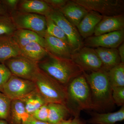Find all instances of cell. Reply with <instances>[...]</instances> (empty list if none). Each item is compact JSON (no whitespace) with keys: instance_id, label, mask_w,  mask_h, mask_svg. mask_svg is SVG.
Segmentation results:
<instances>
[{"instance_id":"6da1fadb","label":"cell","mask_w":124,"mask_h":124,"mask_svg":"<svg viewBox=\"0 0 124 124\" xmlns=\"http://www.w3.org/2000/svg\"><path fill=\"white\" fill-rule=\"evenodd\" d=\"M38 63L40 70L66 86L84 72L71 59L58 57L49 53L48 56Z\"/></svg>"},{"instance_id":"7a4b0ae2","label":"cell","mask_w":124,"mask_h":124,"mask_svg":"<svg viewBox=\"0 0 124 124\" xmlns=\"http://www.w3.org/2000/svg\"><path fill=\"white\" fill-rule=\"evenodd\" d=\"M83 75L90 88L96 110L105 111L112 108L115 104L108 72L104 70L89 73L84 71Z\"/></svg>"},{"instance_id":"3957f363","label":"cell","mask_w":124,"mask_h":124,"mask_svg":"<svg viewBox=\"0 0 124 124\" xmlns=\"http://www.w3.org/2000/svg\"><path fill=\"white\" fill-rule=\"evenodd\" d=\"M66 105L73 117H79L83 110H95L90 88L84 75L72 80L66 86Z\"/></svg>"},{"instance_id":"277c9868","label":"cell","mask_w":124,"mask_h":124,"mask_svg":"<svg viewBox=\"0 0 124 124\" xmlns=\"http://www.w3.org/2000/svg\"><path fill=\"white\" fill-rule=\"evenodd\" d=\"M32 81L37 90L48 103H66V86L60 84L39 69Z\"/></svg>"},{"instance_id":"5b68a950","label":"cell","mask_w":124,"mask_h":124,"mask_svg":"<svg viewBox=\"0 0 124 124\" xmlns=\"http://www.w3.org/2000/svg\"><path fill=\"white\" fill-rule=\"evenodd\" d=\"M10 15L17 29L29 30L44 37L46 30V16L17 10L12 12Z\"/></svg>"},{"instance_id":"8992f818","label":"cell","mask_w":124,"mask_h":124,"mask_svg":"<svg viewBox=\"0 0 124 124\" xmlns=\"http://www.w3.org/2000/svg\"><path fill=\"white\" fill-rule=\"evenodd\" d=\"M86 9L103 16H114L124 14L123 0H72Z\"/></svg>"},{"instance_id":"52a82bcc","label":"cell","mask_w":124,"mask_h":124,"mask_svg":"<svg viewBox=\"0 0 124 124\" xmlns=\"http://www.w3.org/2000/svg\"><path fill=\"white\" fill-rule=\"evenodd\" d=\"M47 16L62 29L66 36L72 54L84 46L82 37L76 27L65 18L59 10H52Z\"/></svg>"},{"instance_id":"ba28073f","label":"cell","mask_w":124,"mask_h":124,"mask_svg":"<svg viewBox=\"0 0 124 124\" xmlns=\"http://www.w3.org/2000/svg\"><path fill=\"white\" fill-rule=\"evenodd\" d=\"M4 63L13 75L32 81L40 69L38 63L21 55L10 59Z\"/></svg>"},{"instance_id":"9c48e42d","label":"cell","mask_w":124,"mask_h":124,"mask_svg":"<svg viewBox=\"0 0 124 124\" xmlns=\"http://www.w3.org/2000/svg\"><path fill=\"white\" fill-rule=\"evenodd\" d=\"M36 89L32 81L12 75L3 87L2 93L12 101L20 100Z\"/></svg>"},{"instance_id":"30bf717a","label":"cell","mask_w":124,"mask_h":124,"mask_svg":"<svg viewBox=\"0 0 124 124\" xmlns=\"http://www.w3.org/2000/svg\"><path fill=\"white\" fill-rule=\"evenodd\" d=\"M71 59L84 71L104 70L101 60L94 49L93 48L84 46L72 54Z\"/></svg>"},{"instance_id":"8fae6325","label":"cell","mask_w":124,"mask_h":124,"mask_svg":"<svg viewBox=\"0 0 124 124\" xmlns=\"http://www.w3.org/2000/svg\"><path fill=\"white\" fill-rule=\"evenodd\" d=\"M124 30H123L92 36L85 39L83 43L84 46L90 48H115L124 42Z\"/></svg>"},{"instance_id":"7c38bea8","label":"cell","mask_w":124,"mask_h":124,"mask_svg":"<svg viewBox=\"0 0 124 124\" xmlns=\"http://www.w3.org/2000/svg\"><path fill=\"white\" fill-rule=\"evenodd\" d=\"M44 38L45 48L48 53L58 57L71 59L72 52L68 44L46 33Z\"/></svg>"},{"instance_id":"4fadbf2b","label":"cell","mask_w":124,"mask_h":124,"mask_svg":"<svg viewBox=\"0 0 124 124\" xmlns=\"http://www.w3.org/2000/svg\"><path fill=\"white\" fill-rule=\"evenodd\" d=\"M124 14L103 16L96 28L93 35L98 36L124 30Z\"/></svg>"},{"instance_id":"5bb4252c","label":"cell","mask_w":124,"mask_h":124,"mask_svg":"<svg viewBox=\"0 0 124 124\" xmlns=\"http://www.w3.org/2000/svg\"><path fill=\"white\" fill-rule=\"evenodd\" d=\"M103 17L94 11H88L76 27L82 38L85 39L93 35L95 28Z\"/></svg>"},{"instance_id":"9a60e30c","label":"cell","mask_w":124,"mask_h":124,"mask_svg":"<svg viewBox=\"0 0 124 124\" xmlns=\"http://www.w3.org/2000/svg\"><path fill=\"white\" fill-rule=\"evenodd\" d=\"M21 55L20 48L12 36H0V62Z\"/></svg>"},{"instance_id":"2e32d148","label":"cell","mask_w":124,"mask_h":124,"mask_svg":"<svg viewBox=\"0 0 124 124\" xmlns=\"http://www.w3.org/2000/svg\"><path fill=\"white\" fill-rule=\"evenodd\" d=\"M53 9L44 0H19L16 10L47 16Z\"/></svg>"},{"instance_id":"e0dca14e","label":"cell","mask_w":124,"mask_h":124,"mask_svg":"<svg viewBox=\"0 0 124 124\" xmlns=\"http://www.w3.org/2000/svg\"><path fill=\"white\" fill-rule=\"evenodd\" d=\"M65 18L76 27L88 11L79 5L69 0L66 5L59 10Z\"/></svg>"},{"instance_id":"ac0fdd59","label":"cell","mask_w":124,"mask_h":124,"mask_svg":"<svg viewBox=\"0 0 124 124\" xmlns=\"http://www.w3.org/2000/svg\"><path fill=\"white\" fill-rule=\"evenodd\" d=\"M94 50L102 62L104 70L106 71L121 62L117 48L98 47Z\"/></svg>"},{"instance_id":"d6986e66","label":"cell","mask_w":124,"mask_h":124,"mask_svg":"<svg viewBox=\"0 0 124 124\" xmlns=\"http://www.w3.org/2000/svg\"><path fill=\"white\" fill-rule=\"evenodd\" d=\"M91 118L86 121L89 124H115L124 120V105L119 110L114 112L100 113L94 112Z\"/></svg>"},{"instance_id":"ffe728a7","label":"cell","mask_w":124,"mask_h":124,"mask_svg":"<svg viewBox=\"0 0 124 124\" xmlns=\"http://www.w3.org/2000/svg\"><path fill=\"white\" fill-rule=\"evenodd\" d=\"M20 52L21 55L37 63L43 60L48 54L46 49L36 42H31L21 48Z\"/></svg>"},{"instance_id":"44dd1931","label":"cell","mask_w":124,"mask_h":124,"mask_svg":"<svg viewBox=\"0 0 124 124\" xmlns=\"http://www.w3.org/2000/svg\"><path fill=\"white\" fill-rule=\"evenodd\" d=\"M12 36L20 48L32 42H38L45 48L44 38L32 31L25 29H17Z\"/></svg>"},{"instance_id":"7402d4cb","label":"cell","mask_w":124,"mask_h":124,"mask_svg":"<svg viewBox=\"0 0 124 124\" xmlns=\"http://www.w3.org/2000/svg\"><path fill=\"white\" fill-rule=\"evenodd\" d=\"M48 122L50 124H58L71 116L66 104L58 103H48Z\"/></svg>"},{"instance_id":"603a6c76","label":"cell","mask_w":124,"mask_h":124,"mask_svg":"<svg viewBox=\"0 0 124 124\" xmlns=\"http://www.w3.org/2000/svg\"><path fill=\"white\" fill-rule=\"evenodd\" d=\"M30 115L26 111L24 105L20 100H12L8 119L9 124H23Z\"/></svg>"},{"instance_id":"cb8c5ba5","label":"cell","mask_w":124,"mask_h":124,"mask_svg":"<svg viewBox=\"0 0 124 124\" xmlns=\"http://www.w3.org/2000/svg\"><path fill=\"white\" fill-rule=\"evenodd\" d=\"M20 100L23 103L27 113L31 116L42 106L48 103L37 89Z\"/></svg>"},{"instance_id":"d4e9b609","label":"cell","mask_w":124,"mask_h":124,"mask_svg":"<svg viewBox=\"0 0 124 124\" xmlns=\"http://www.w3.org/2000/svg\"><path fill=\"white\" fill-rule=\"evenodd\" d=\"M112 88L124 86V63L121 62L108 72Z\"/></svg>"},{"instance_id":"484cf974","label":"cell","mask_w":124,"mask_h":124,"mask_svg":"<svg viewBox=\"0 0 124 124\" xmlns=\"http://www.w3.org/2000/svg\"><path fill=\"white\" fill-rule=\"evenodd\" d=\"M16 30L10 15L0 16V36H12Z\"/></svg>"},{"instance_id":"4316f807","label":"cell","mask_w":124,"mask_h":124,"mask_svg":"<svg viewBox=\"0 0 124 124\" xmlns=\"http://www.w3.org/2000/svg\"><path fill=\"white\" fill-rule=\"evenodd\" d=\"M46 33L49 35L62 39L69 44L66 36L62 29L48 16H46Z\"/></svg>"},{"instance_id":"83f0119b","label":"cell","mask_w":124,"mask_h":124,"mask_svg":"<svg viewBox=\"0 0 124 124\" xmlns=\"http://www.w3.org/2000/svg\"><path fill=\"white\" fill-rule=\"evenodd\" d=\"M11 100L2 92H0V119H8Z\"/></svg>"},{"instance_id":"f1b7e54d","label":"cell","mask_w":124,"mask_h":124,"mask_svg":"<svg viewBox=\"0 0 124 124\" xmlns=\"http://www.w3.org/2000/svg\"><path fill=\"white\" fill-rule=\"evenodd\" d=\"M112 98L114 104L118 106L124 105V86L112 88Z\"/></svg>"},{"instance_id":"f546056e","label":"cell","mask_w":124,"mask_h":124,"mask_svg":"<svg viewBox=\"0 0 124 124\" xmlns=\"http://www.w3.org/2000/svg\"><path fill=\"white\" fill-rule=\"evenodd\" d=\"M12 75L5 63L0 62V92H2L3 87Z\"/></svg>"},{"instance_id":"4dcf8cb0","label":"cell","mask_w":124,"mask_h":124,"mask_svg":"<svg viewBox=\"0 0 124 124\" xmlns=\"http://www.w3.org/2000/svg\"><path fill=\"white\" fill-rule=\"evenodd\" d=\"M48 103L45 104L40 107L35 111L31 116L34 119L39 121L48 122Z\"/></svg>"},{"instance_id":"1f68e13d","label":"cell","mask_w":124,"mask_h":124,"mask_svg":"<svg viewBox=\"0 0 124 124\" xmlns=\"http://www.w3.org/2000/svg\"><path fill=\"white\" fill-rule=\"evenodd\" d=\"M53 9L60 10L64 7L68 0H44Z\"/></svg>"},{"instance_id":"d6a6232c","label":"cell","mask_w":124,"mask_h":124,"mask_svg":"<svg viewBox=\"0 0 124 124\" xmlns=\"http://www.w3.org/2000/svg\"><path fill=\"white\" fill-rule=\"evenodd\" d=\"M19 0H2V4L10 15L12 12L16 10Z\"/></svg>"},{"instance_id":"836d02e7","label":"cell","mask_w":124,"mask_h":124,"mask_svg":"<svg viewBox=\"0 0 124 124\" xmlns=\"http://www.w3.org/2000/svg\"><path fill=\"white\" fill-rule=\"evenodd\" d=\"M23 124H50L46 122L39 121L30 115L23 122Z\"/></svg>"},{"instance_id":"e575fe53","label":"cell","mask_w":124,"mask_h":124,"mask_svg":"<svg viewBox=\"0 0 124 124\" xmlns=\"http://www.w3.org/2000/svg\"><path fill=\"white\" fill-rule=\"evenodd\" d=\"M119 54L121 62L124 63V43H122L119 46L118 49Z\"/></svg>"},{"instance_id":"d590c367","label":"cell","mask_w":124,"mask_h":124,"mask_svg":"<svg viewBox=\"0 0 124 124\" xmlns=\"http://www.w3.org/2000/svg\"><path fill=\"white\" fill-rule=\"evenodd\" d=\"M70 124H87L86 121L82 119L79 117H73L72 120Z\"/></svg>"},{"instance_id":"8d00e7d4","label":"cell","mask_w":124,"mask_h":124,"mask_svg":"<svg viewBox=\"0 0 124 124\" xmlns=\"http://www.w3.org/2000/svg\"><path fill=\"white\" fill-rule=\"evenodd\" d=\"M8 14L10 15L2 4L1 0H0V16Z\"/></svg>"},{"instance_id":"74e56055","label":"cell","mask_w":124,"mask_h":124,"mask_svg":"<svg viewBox=\"0 0 124 124\" xmlns=\"http://www.w3.org/2000/svg\"><path fill=\"white\" fill-rule=\"evenodd\" d=\"M72 118H70L66 120H63L58 124H70Z\"/></svg>"},{"instance_id":"f35d334b","label":"cell","mask_w":124,"mask_h":124,"mask_svg":"<svg viewBox=\"0 0 124 124\" xmlns=\"http://www.w3.org/2000/svg\"><path fill=\"white\" fill-rule=\"evenodd\" d=\"M0 124H9L5 120L0 119Z\"/></svg>"}]
</instances>
